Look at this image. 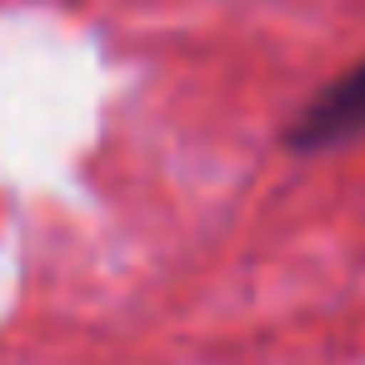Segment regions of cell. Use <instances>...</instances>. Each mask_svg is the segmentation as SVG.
Here are the masks:
<instances>
[{
  "instance_id": "obj_1",
  "label": "cell",
  "mask_w": 365,
  "mask_h": 365,
  "mask_svg": "<svg viewBox=\"0 0 365 365\" xmlns=\"http://www.w3.org/2000/svg\"><path fill=\"white\" fill-rule=\"evenodd\" d=\"M365 125V66L345 81V86H335V91H325V101L295 125V145H325V140H340V135H350V130H360Z\"/></svg>"
}]
</instances>
